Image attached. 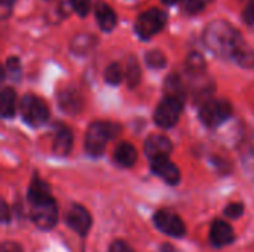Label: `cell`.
<instances>
[{
	"instance_id": "484cf974",
	"label": "cell",
	"mask_w": 254,
	"mask_h": 252,
	"mask_svg": "<svg viewBox=\"0 0 254 252\" xmlns=\"http://www.w3.org/2000/svg\"><path fill=\"white\" fill-rule=\"evenodd\" d=\"M243 214H244V205L240 203V202H238V203H237V202L229 203V205L225 208V215L229 217V218H240Z\"/></svg>"
},
{
	"instance_id": "7402d4cb",
	"label": "cell",
	"mask_w": 254,
	"mask_h": 252,
	"mask_svg": "<svg viewBox=\"0 0 254 252\" xmlns=\"http://www.w3.org/2000/svg\"><path fill=\"white\" fill-rule=\"evenodd\" d=\"M104 79H106V82H107L109 85H112V86L119 85V83L122 82V79H124L122 67H121L118 62H112V64L106 68V71H104Z\"/></svg>"
},
{
	"instance_id": "ba28073f",
	"label": "cell",
	"mask_w": 254,
	"mask_h": 252,
	"mask_svg": "<svg viewBox=\"0 0 254 252\" xmlns=\"http://www.w3.org/2000/svg\"><path fill=\"white\" fill-rule=\"evenodd\" d=\"M153 223L155 226L165 235L173 236V238H182L186 235V226L183 223V220L168 211V209H161L153 215Z\"/></svg>"
},
{
	"instance_id": "f1b7e54d",
	"label": "cell",
	"mask_w": 254,
	"mask_h": 252,
	"mask_svg": "<svg viewBox=\"0 0 254 252\" xmlns=\"http://www.w3.org/2000/svg\"><path fill=\"white\" fill-rule=\"evenodd\" d=\"M6 67H7V71L10 74L18 73L19 71V61H18V58H9L7 62H6Z\"/></svg>"
},
{
	"instance_id": "83f0119b",
	"label": "cell",
	"mask_w": 254,
	"mask_h": 252,
	"mask_svg": "<svg viewBox=\"0 0 254 252\" xmlns=\"http://www.w3.org/2000/svg\"><path fill=\"white\" fill-rule=\"evenodd\" d=\"M109 252H134L131 250V247L124 242V241H115L112 245H110V250Z\"/></svg>"
},
{
	"instance_id": "5bb4252c",
	"label": "cell",
	"mask_w": 254,
	"mask_h": 252,
	"mask_svg": "<svg viewBox=\"0 0 254 252\" xmlns=\"http://www.w3.org/2000/svg\"><path fill=\"white\" fill-rule=\"evenodd\" d=\"M94 10H95L97 22H98V25H100V28L103 31H112L116 27V22H118L116 13L107 3L97 1Z\"/></svg>"
},
{
	"instance_id": "ffe728a7",
	"label": "cell",
	"mask_w": 254,
	"mask_h": 252,
	"mask_svg": "<svg viewBox=\"0 0 254 252\" xmlns=\"http://www.w3.org/2000/svg\"><path fill=\"white\" fill-rule=\"evenodd\" d=\"M186 70L192 76H202L205 70V59L201 53L192 52L186 59Z\"/></svg>"
},
{
	"instance_id": "8fae6325",
	"label": "cell",
	"mask_w": 254,
	"mask_h": 252,
	"mask_svg": "<svg viewBox=\"0 0 254 252\" xmlns=\"http://www.w3.org/2000/svg\"><path fill=\"white\" fill-rule=\"evenodd\" d=\"M152 172L155 175H158L159 178H162L170 186L179 184L180 183V178H182L180 169L168 157L167 159L153 160L152 162Z\"/></svg>"
},
{
	"instance_id": "44dd1931",
	"label": "cell",
	"mask_w": 254,
	"mask_h": 252,
	"mask_svg": "<svg viewBox=\"0 0 254 252\" xmlns=\"http://www.w3.org/2000/svg\"><path fill=\"white\" fill-rule=\"evenodd\" d=\"M125 77H127V82H128V86H129V88H135V86L140 83L141 70H140L138 61H137L134 56H131V58L128 59L127 70H125Z\"/></svg>"
},
{
	"instance_id": "52a82bcc",
	"label": "cell",
	"mask_w": 254,
	"mask_h": 252,
	"mask_svg": "<svg viewBox=\"0 0 254 252\" xmlns=\"http://www.w3.org/2000/svg\"><path fill=\"white\" fill-rule=\"evenodd\" d=\"M167 24V13L161 9H149L135 21V33L140 39H150L158 34Z\"/></svg>"
},
{
	"instance_id": "8992f818",
	"label": "cell",
	"mask_w": 254,
	"mask_h": 252,
	"mask_svg": "<svg viewBox=\"0 0 254 252\" xmlns=\"http://www.w3.org/2000/svg\"><path fill=\"white\" fill-rule=\"evenodd\" d=\"M182 108H183V100L179 97H173V95H165L164 100L158 104L156 110H155V123L159 128L168 129L173 128L182 114Z\"/></svg>"
},
{
	"instance_id": "6da1fadb",
	"label": "cell",
	"mask_w": 254,
	"mask_h": 252,
	"mask_svg": "<svg viewBox=\"0 0 254 252\" xmlns=\"http://www.w3.org/2000/svg\"><path fill=\"white\" fill-rule=\"evenodd\" d=\"M28 202L31 206V220L42 230H51L58 221V208L51 195L49 186L37 175L28 187Z\"/></svg>"
},
{
	"instance_id": "9c48e42d",
	"label": "cell",
	"mask_w": 254,
	"mask_h": 252,
	"mask_svg": "<svg viewBox=\"0 0 254 252\" xmlns=\"http://www.w3.org/2000/svg\"><path fill=\"white\" fill-rule=\"evenodd\" d=\"M65 223L77 235L85 236L92 226V218H91V214L88 212L86 208L74 203L65 212Z\"/></svg>"
},
{
	"instance_id": "5b68a950",
	"label": "cell",
	"mask_w": 254,
	"mask_h": 252,
	"mask_svg": "<svg viewBox=\"0 0 254 252\" xmlns=\"http://www.w3.org/2000/svg\"><path fill=\"white\" fill-rule=\"evenodd\" d=\"M19 110H21L22 120L33 128L42 126L49 119V108L46 102L42 98L31 95V94L25 95L21 100Z\"/></svg>"
},
{
	"instance_id": "4fadbf2b",
	"label": "cell",
	"mask_w": 254,
	"mask_h": 252,
	"mask_svg": "<svg viewBox=\"0 0 254 252\" xmlns=\"http://www.w3.org/2000/svg\"><path fill=\"white\" fill-rule=\"evenodd\" d=\"M73 149V134L71 129L65 125L57 126L55 138H54V153L60 157H65L70 154Z\"/></svg>"
},
{
	"instance_id": "603a6c76",
	"label": "cell",
	"mask_w": 254,
	"mask_h": 252,
	"mask_svg": "<svg viewBox=\"0 0 254 252\" xmlns=\"http://www.w3.org/2000/svg\"><path fill=\"white\" fill-rule=\"evenodd\" d=\"M146 64L150 68H164L167 64V58L161 50H150L146 53Z\"/></svg>"
},
{
	"instance_id": "cb8c5ba5",
	"label": "cell",
	"mask_w": 254,
	"mask_h": 252,
	"mask_svg": "<svg viewBox=\"0 0 254 252\" xmlns=\"http://www.w3.org/2000/svg\"><path fill=\"white\" fill-rule=\"evenodd\" d=\"M211 0H183V9L188 13H199Z\"/></svg>"
},
{
	"instance_id": "d4e9b609",
	"label": "cell",
	"mask_w": 254,
	"mask_h": 252,
	"mask_svg": "<svg viewBox=\"0 0 254 252\" xmlns=\"http://www.w3.org/2000/svg\"><path fill=\"white\" fill-rule=\"evenodd\" d=\"M70 4L79 16L88 15L91 9V0H70Z\"/></svg>"
},
{
	"instance_id": "3957f363",
	"label": "cell",
	"mask_w": 254,
	"mask_h": 252,
	"mask_svg": "<svg viewBox=\"0 0 254 252\" xmlns=\"http://www.w3.org/2000/svg\"><path fill=\"white\" fill-rule=\"evenodd\" d=\"M119 125L113 122L97 120L89 125L85 135V150L91 156H101L104 153L106 144L119 134Z\"/></svg>"
},
{
	"instance_id": "9a60e30c",
	"label": "cell",
	"mask_w": 254,
	"mask_h": 252,
	"mask_svg": "<svg viewBox=\"0 0 254 252\" xmlns=\"http://www.w3.org/2000/svg\"><path fill=\"white\" fill-rule=\"evenodd\" d=\"M58 104L67 114H77L82 110V97L74 89H64L58 95Z\"/></svg>"
},
{
	"instance_id": "d6a6232c",
	"label": "cell",
	"mask_w": 254,
	"mask_h": 252,
	"mask_svg": "<svg viewBox=\"0 0 254 252\" xmlns=\"http://www.w3.org/2000/svg\"><path fill=\"white\" fill-rule=\"evenodd\" d=\"M162 3H165V4H176L179 0H161Z\"/></svg>"
},
{
	"instance_id": "f546056e",
	"label": "cell",
	"mask_w": 254,
	"mask_h": 252,
	"mask_svg": "<svg viewBox=\"0 0 254 252\" xmlns=\"http://www.w3.org/2000/svg\"><path fill=\"white\" fill-rule=\"evenodd\" d=\"M1 252H22L21 247L13 242H4L1 245Z\"/></svg>"
},
{
	"instance_id": "1f68e13d",
	"label": "cell",
	"mask_w": 254,
	"mask_h": 252,
	"mask_svg": "<svg viewBox=\"0 0 254 252\" xmlns=\"http://www.w3.org/2000/svg\"><path fill=\"white\" fill-rule=\"evenodd\" d=\"M15 0H1V10H3V16H6V10L10 9V6L13 4Z\"/></svg>"
},
{
	"instance_id": "7c38bea8",
	"label": "cell",
	"mask_w": 254,
	"mask_h": 252,
	"mask_svg": "<svg viewBox=\"0 0 254 252\" xmlns=\"http://www.w3.org/2000/svg\"><path fill=\"white\" fill-rule=\"evenodd\" d=\"M210 241L216 248H223L235 241V232L226 221L216 220L210 229Z\"/></svg>"
},
{
	"instance_id": "e0dca14e",
	"label": "cell",
	"mask_w": 254,
	"mask_h": 252,
	"mask_svg": "<svg viewBox=\"0 0 254 252\" xmlns=\"http://www.w3.org/2000/svg\"><path fill=\"white\" fill-rule=\"evenodd\" d=\"M16 110V94L12 88H4L0 95V113L3 119H10L15 116Z\"/></svg>"
},
{
	"instance_id": "d6986e66",
	"label": "cell",
	"mask_w": 254,
	"mask_h": 252,
	"mask_svg": "<svg viewBox=\"0 0 254 252\" xmlns=\"http://www.w3.org/2000/svg\"><path fill=\"white\" fill-rule=\"evenodd\" d=\"M238 65L244 67V68H254V49L247 46L246 43L235 52L234 58H232Z\"/></svg>"
},
{
	"instance_id": "2e32d148",
	"label": "cell",
	"mask_w": 254,
	"mask_h": 252,
	"mask_svg": "<svg viewBox=\"0 0 254 252\" xmlns=\"http://www.w3.org/2000/svg\"><path fill=\"white\" fill-rule=\"evenodd\" d=\"M137 157H138L137 149L131 143L122 141L115 149V160L124 168H131L137 162Z\"/></svg>"
},
{
	"instance_id": "4dcf8cb0",
	"label": "cell",
	"mask_w": 254,
	"mask_h": 252,
	"mask_svg": "<svg viewBox=\"0 0 254 252\" xmlns=\"http://www.w3.org/2000/svg\"><path fill=\"white\" fill-rule=\"evenodd\" d=\"M10 212H9V206H7V203L6 202H1V221L6 224V223H9V220H10V215H9Z\"/></svg>"
},
{
	"instance_id": "4316f807",
	"label": "cell",
	"mask_w": 254,
	"mask_h": 252,
	"mask_svg": "<svg viewBox=\"0 0 254 252\" xmlns=\"http://www.w3.org/2000/svg\"><path fill=\"white\" fill-rule=\"evenodd\" d=\"M243 16H244V22H246L252 30H254V0H250V1L247 3Z\"/></svg>"
},
{
	"instance_id": "30bf717a",
	"label": "cell",
	"mask_w": 254,
	"mask_h": 252,
	"mask_svg": "<svg viewBox=\"0 0 254 252\" xmlns=\"http://www.w3.org/2000/svg\"><path fill=\"white\" fill-rule=\"evenodd\" d=\"M173 151V144L170 138L161 134H153L144 141V153L153 162L159 159H167Z\"/></svg>"
},
{
	"instance_id": "277c9868",
	"label": "cell",
	"mask_w": 254,
	"mask_h": 252,
	"mask_svg": "<svg viewBox=\"0 0 254 252\" xmlns=\"http://www.w3.org/2000/svg\"><path fill=\"white\" fill-rule=\"evenodd\" d=\"M232 105L225 100H207L199 108V119L208 128H217L229 120Z\"/></svg>"
},
{
	"instance_id": "7a4b0ae2",
	"label": "cell",
	"mask_w": 254,
	"mask_h": 252,
	"mask_svg": "<svg viewBox=\"0 0 254 252\" xmlns=\"http://www.w3.org/2000/svg\"><path fill=\"white\" fill-rule=\"evenodd\" d=\"M202 39L205 46L222 58H234L235 52L244 45L241 33L223 19L210 22L204 30Z\"/></svg>"
},
{
	"instance_id": "ac0fdd59",
	"label": "cell",
	"mask_w": 254,
	"mask_h": 252,
	"mask_svg": "<svg viewBox=\"0 0 254 252\" xmlns=\"http://www.w3.org/2000/svg\"><path fill=\"white\" fill-rule=\"evenodd\" d=\"M95 46V39L91 34H77L70 42V50L76 55H86Z\"/></svg>"
}]
</instances>
